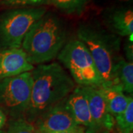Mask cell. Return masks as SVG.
Wrapping results in <instances>:
<instances>
[{
  "mask_svg": "<svg viewBox=\"0 0 133 133\" xmlns=\"http://www.w3.org/2000/svg\"><path fill=\"white\" fill-rule=\"evenodd\" d=\"M31 98L26 112L29 122L35 121L52 106L66 98L76 84L57 62L37 65L32 70Z\"/></svg>",
  "mask_w": 133,
  "mask_h": 133,
  "instance_id": "obj_1",
  "label": "cell"
},
{
  "mask_svg": "<svg viewBox=\"0 0 133 133\" xmlns=\"http://www.w3.org/2000/svg\"><path fill=\"white\" fill-rule=\"evenodd\" d=\"M66 29L52 15H46L33 24L25 35L21 48L31 64H43L57 58L67 42Z\"/></svg>",
  "mask_w": 133,
  "mask_h": 133,
  "instance_id": "obj_2",
  "label": "cell"
},
{
  "mask_svg": "<svg viewBox=\"0 0 133 133\" xmlns=\"http://www.w3.org/2000/svg\"><path fill=\"white\" fill-rule=\"evenodd\" d=\"M77 38L84 44L90 52L102 78L103 87H120L116 74L121 58L120 38L92 25H81L78 30Z\"/></svg>",
  "mask_w": 133,
  "mask_h": 133,
  "instance_id": "obj_3",
  "label": "cell"
},
{
  "mask_svg": "<svg viewBox=\"0 0 133 133\" xmlns=\"http://www.w3.org/2000/svg\"><path fill=\"white\" fill-rule=\"evenodd\" d=\"M57 58L69 70L72 80L78 86L95 89L104 87L102 78L90 52L78 38L67 42Z\"/></svg>",
  "mask_w": 133,
  "mask_h": 133,
  "instance_id": "obj_4",
  "label": "cell"
},
{
  "mask_svg": "<svg viewBox=\"0 0 133 133\" xmlns=\"http://www.w3.org/2000/svg\"><path fill=\"white\" fill-rule=\"evenodd\" d=\"M46 14L44 8L10 10L0 19L1 49L21 48L30 28Z\"/></svg>",
  "mask_w": 133,
  "mask_h": 133,
  "instance_id": "obj_5",
  "label": "cell"
},
{
  "mask_svg": "<svg viewBox=\"0 0 133 133\" xmlns=\"http://www.w3.org/2000/svg\"><path fill=\"white\" fill-rule=\"evenodd\" d=\"M33 84L32 71L0 81V104L15 118H22L28 109Z\"/></svg>",
  "mask_w": 133,
  "mask_h": 133,
  "instance_id": "obj_6",
  "label": "cell"
},
{
  "mask_svg": "<svg viewBox=\"0 0 133 133\" xmlns=\"http://www.w3.org/2000/svg\"><path fill=\"white\" fill-rule=\"evenodd\" d=\"M35 121L38 133L61 132L79 127L66 106V98L48 109Z\"/></svg>",
  "mask_w": 133,
  "mask_h": 133,
  "instance_id": "obj_7",
  "label": "cell"
},
{
  "mask_svg": "<svg viewBox=\"0 0 133 133\" xmlns=\"http://www.w3.org/2000/svg\"><path fill=\"white\" fill-rule=\"evenodd\" d=\"M84 88L90 111V124L85 133H110L114 129L115 118L109 112L99 89Z\"/></svg>",
  "mask_w": 133,
  "mask_h": 133,
  "instance_id": "obj_8",
  "label": "cell"
},
{
  "mask_svg": "<svg viewBox=\"0 0 133 133\" xmlns=\"http://www.w3.org/2000/svg\"><path fill=\"white\" fill-rule=\"evenodd\" d=\"M33 68L22 48L0 49V81L32 71Z\"/></svg>",
  "mask_w": 133,
  "mask_h": 133,
  "instance_id": "obj_9",
  "label": "cell"
},
{
  "mask_svg": "<svg viewBox=\"0 0 133 133\" xmlns=\"http://www.w3.org/2000/svg\"><path fill=\"white\" fill-rule=\"evenodd\" d=\"M66 104L76 124L84 129L90 124L89 101L83 87L77 86L66 98Z\"/></svg>",
  "mask_w": 133,
  "mask_h": 133,
  "instance_id": "obj_10",
  "label": "cell"
},
{
  "mask_svg": "<svg viewBox=\"0 0 133 133\" xmlns=\"http://www.w3.org/2000/svg\"><path fill=\"white\" fill-rule=\"evenodd\" d=\"M109 112L116 117L127 109L132 95H127L121 87H108L99 89Z\"/></svg>",
  "mask_w": 133,
  "mask_h": 133,
  "instance_id": "obj_11",
  "label": "cell"
},
{
  "mask_svg": "<svg viewBox=\"0 0 133 133\" xmlns=\"http://www.w3.org/2000/svg\"><path fill=\"white\" fill-rule=\"evenodd\" d=\"M110 22L115 33L121 36L133 38V12L132 10H119L111 16Z\"/></svg>",
  "mask_w": 133,
  "mask_h": 133,
  "instance_id": "obj_12",
  "label": "cell"
},
{
  "mask_svg": "<svg viewBox=\"0 0 133 133\" xmlns=\"http://www.w3.org/2000/svg\"><path fill=\"white\" fill-rule=\"evenodd\" d=\"M116 74L119 86L124 92L132 95L133 92V62H128L124 58H120Z\"/></svg>",
  "mask_w": 133,
  "mask_h": 133,
  "instance_id": "obj_13",
  "label": "cell"
},
{
  "mask_svg": "<svg viewBox=\"0 0 133 133\" xmlns=\"http://www.w3.org/2000/svg\"><path fill=\"white\" fill-rule=\"evenodd\" d=\"M117 133L133 132V98L129 100L127 109L115 117V126Z\"/></svg>",
  "mask_w": 133,
  "mask_h": 133,
  "instance_id": "obj_14",
  "label": "cell"
},
{
  "mask_svg": "<svg viewBox=\"0 0 133 133\" xmlns=\"http://www.w3.org/2000/svg\"><path fill=\"white\" fill-rule=\"evenodd\" d=\"M0 133H38L36 127L27 119L14 118L9 122L8 126Z\"/></svg>",
  "mask_w": 133,
  "mask_h": 133,
  "instance_id": "obj_15",
  "label": "cell"
},
{
  "mask_svg": "<svg viewBox=\"0 0 133 133\" xmlns=\"http://www.w3.org/2000/svg\"><path fill=\"white\" fill-rule=\"evenodd\" d=\"M52 5L64 12L72 14L83 10L87 0H48Z\"/></svg>",
  "mask_w": 133,
  "mask_h": 133,
  "instance_id": "obj_16",
  "label": "cell"
},
{
  "mask_svg": "<svg viewBox=\"0 0 133 133\" xmlns=\"http://www.w3.org/2000/svg\"><path fill=\"white\" fill-rule=\"evenodd\" d=\"M6 4L11 5H31L43 3L46 0H3Z\"/></svg>",
  "mask_w": 133,
  "mask_h": 133,
  "instance_id": "obj_17",
  "label": "cell"
},
{
  "mask_svg": "<svg viewBox=\"0 0 133 133\" xmlns=\"http://www.w3.org/2000/svg\"><path fill=\"white\" fill-rule=\"evenodd\" d=\"M133 38L129 37L128 42L125 45V54L127 61L132 62L133 61Z\"/></svg>",
  "mask_w": 133,
  "mask_h": 133,
  "instance_id": "obj_18",
  "label": "cell"
},
{
  "mask_svg": "<svg viewBox=\"0 0 133 133\" xmlns=\"http://www.w3.org/2000/svg\"><path fill=\"white\" fill-rule=\"evenodd\" d=\"M49 133H85V129L82 127H78L77 128L65 130V131H61V132H49Z\"/></svg>",
  "mask_w": 133,
  "mask_h": 133,
  "instance_id": "obj_19",
  "label": "cell"
},
{
  "mask_svg": "<svg viewBox=\"0 0 133 133\" xmlns=\"http://www.w3.org/2000/svg\"><path fill=\"white\" fill-rule=\"evenodd\" d=\"M6 120H7L6 115L3 112V111L0 109V130L2 129V128L5 127V123H6Z\"/></svg>",
  "mask_w": 133,
  "mask_h": 133,
  "instance_id": "obj_20",
  "label": "cell"
},
{
  "mask_svg": "<svg viewBox=\"0 0 133 133\" xmlns=\"http://www.w3.org/2000/svg\"><path fill=\"white\" fill-rule=\"evenodd\" d=\"M119 1H121V2H128L129 0H119Z\"/></svg>",
  "mask_w": 133,
  "mask_h": 133,
  "instance_id": "obj_21",
  "label": "cell"
}]
</instances>
